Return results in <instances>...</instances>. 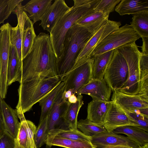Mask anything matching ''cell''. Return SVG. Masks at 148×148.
I'll list each match as a JSON object with an SVG mask.
<instances>
[{"label":"cell","mask_w":148,"mask_h":148,"mask_svg":"<svg viewBox=\"0 0 148 148\" xmlns=\"http://www.w3.org/2000/svg\"><path fill=\"white\" fill-rule=\"evenodd\" d=\"M94 57L74 66L62 78L64 82V90H70L75 94L83 86L92 79V66Z\"/></svg>","instance_id":"8"},{"label":"cell","mask_w":148,"mask_h":148,"mask_svg":"<svg viewBox=\"0 0 148 148\" xmlns=\"http://www.w3.org/2000/svg\"><path fill=\"white\" fill-rule=\"evenodd\" d=\"M77 128L85 135L90 137L106 131L103 125L94 123L86 119L78 121Z\"/></svg>","instance_id":"32"},{"label":"cell","mask_w":148,"mask_h":148,"mask_svg":"<svg viewBox=\"0 0 148 148\" xmlns=\"http://www.w3.org/2000/svg\"><path fill=\"white\" fill-rule=\"evenodd\" d=\"M143 45L141 46L142 53L148 54V37H142Z\"/></svg>","instance_id":"42"},{"label":"cell","mask_w":148,"mask_h":148,"mask_svg":"<svg viewBox=\"0 0 148 148\" xmlns=\"http://www.w3.org/2000/svg\"><path fill=\"white\" fill-rule=\"evenodd\" d=\"M77 96V100L74 103H69L66 110L62 116L64 124L69 130H77V116L80 109L84 104L82 95Z\"/></svg>","instance_id":"24"},{"label":"cell","mask_w":148,"mask_h":148,"mask_svg":"<svg viewBox=\"0 0 148 148\" xmlns=\"http://www.w3.org/2000/svg\"><path fill=\"white\" fill-rule=\"evenodd\" d=\"M19 69V61L16 50L14 46L10 43L7 73L8 86L17 81Z\"/></svg>","instance_id":"28"},{"label":"cell","mask_w":148,"mask_h":148,"mask_svg":"<svg viewBox=\"0 0 148 148\" xmlns=\"http://www.w3.org/2000/svg\"><path fill=\"white\" fill-rule=\"evenodd\" d=\"M70 8L67 5L64 0H55L41 17L39 25L44 30L50 33L58 21Z\"/></svg>","instance_id":"14"},{"label":"cell","mask_w":148,"mask_h":148,"mask_svg":"<svg viewBox=\"0 0 148 148\" xmlns=\"http://www.w3.org/2000/svg\"><path fill=\"white\" fill-rule=\"evenodd\" d=\"M73 94L72 92L70 90L67 91H64L63 90L62 95V97L64 101L66 102H68L69 98Z\"/></svg>","instance_id":"43"},{"label":"cell","mask_w":148,"mask_h":148,"mask_svg":"<svg viewBox=\"0 0 148 148\" xmlns=\"http://www.w3.org/2000/svg\"><path fill=\"white\" fill-rule=\"evenodd\" d=\"M11 26L8 23H7L0 27L1 64L0 93L1 97L2 99L6 97L8 87L7 73L10 43V32Z\"/></svg>","instance_id":"9"},{"label":"cell","mask_w":148,"mask_h":148,"mask_svg":"<svg viewBox=\"0 0 148 148\" xmlns=\"http://www.w3.org/2000/svg\"><path fill=\"white\" fill-rule=\"evenodd\" d=\"M63 90L64 88L58 94L48 114V132L56 128L62 121V116L69 103L64 101L62 98Z\"/></svg>","instance_id":"19"},{"label":"cell","mask_w":148,"mask_h":148,"mask_svg":"<svg viewBox=\"0 0 148 148\" xmlns=\"http://www.w3.org/2000/svg\"><path fill=\"white\" fill-rule=\"evenodd\" d=\"M16 138V148H30L26 130L21 123Z\"/></svg>","instance_id":"38"},{"label":"cell","mask_w":148,"mask_h":148,"mask_svg":"<svg viewBox=\"0 0 148 148\" xmlns=\"http://www.w3.org/2000/svg\"><path fill=\"white\" fill-rule=\"evenodd\" d=\"M0 106L5 131L16 139L21 124L18 120L16 110L12 108L1 99Z\"/></svg>","instance_id":"17"},{"label":"cell","mask_w":148,"mask_h":148,"mask_svg":"<svg viewBox=\"0 0 148 148\" xmlns=\"http://www.w3.org/2000/svg\"><path fill=\"white\" fill-rule=\"evenodd\" d=\"M130 25L141 38L148 37V11L133 14Z\"/></svg>","instance_id":"30"},{"label":"cell","mask_w":148,"mask_h":148,"mask_svg":"<svg viewBox=\"0 0 148 148\" xmlns=\"http://www.w3.org/2000/svg\"><path fill=\"white\" fill-rule=\"evenodd\" d=\"M137 95L143 99L148 102V75L140 79Z\"/></svg>","instance_id":"40"},{"label":"cell","mask_w":148,"mask_h":148,"mask_svg":"<svg viewBox=\"0 0 148 148\" xmlns=\"http://www.w3.org/2000/svg\"><path fill=\"white\" fill-rule=\"evenodd\" d=\"M127 147L123 146H109L102 148H129Z\"/></svg>","instance_id":"48"},{"label":"cell","mask_w":148,"mask_h":148,"mask_svg":"<svg viewBox=\"0 0 148 148\" xmlns=\"http://www.w3.org/2000/svg\"><path fill=\"white\" fill-rule=\"evenodd\" d=\"M34 24L26 13L25 18L22 34V60L30 51L36 36L34 30Z\"/></svg>","instance_id":"23"},{"label":"cell","mask_w":148,"mask_h":148,"mask_svg":"<svg viewBox=\"0 0 148 148\" xmlns=\"http://www.w3.org/2000/svg\"><path fill=\"white\" fill-rule=\"evenodd\" d=\"M116 134H122L127 136L138 146L148 144V133L134 126L126 125L117 128L112 131Z\"/></svg>","instance_id":"26"},{"label":"cell","mask_w":148,"mask_h":148,"mask_svg":"<svg viewBox=\"0 0 148 148\" xmlns=\"http://www.w3.org/2000/svg\"><path fill=\"white\" fill-rule=\"evenodd\" d=\"M0 148H16V139L5 131L0 137Z\"/></svg>","instance_id":"39"},{"label":"cell","mask_w":148,"mask_h":148,"mask_svg":"<svg viewBox=\"0 0 148 148\" xmlns=\"http://www.w3.org/2000/svg\"><path fill=\"white\" fill-rule=\"evenodd\" d=\"M114 50L93 57L92 66V79H102L111 60Z\"/></svg>","instance_id":"27"},{"label":"cell","mask_w":148,"mask_h":148,"mask_svg":"<svg viewBox=\"0 0 148 148\" xmlns=\"http://www.w3.org/2000/svg\"><path fill=\"white\" fill-rule=\"evenodd\" d=\"M77 100V97L75 94H72L68 99V102L70 103H75L76 102Z\"/></svg>","instance_id":"47"},{"label":"cell","mask_w":148,"mask_h":148,"mask_svg":"<svg viewBox=\"0 0 148 148\" xmlns=\"http://www.w3.org/2000/svg\"><path fill=\"white\" fill-rule=\"evenodd\" d=\"M94 34L74 23L67 32L62 50L56 60L58 76L62 78L73 68L79 55Z\"/></svg>","instance_id":"2"},{"label":"cell","mask_w":148,"mask_h":148,"mask_svg":"<svg viewBox=\"0 0 148 148\" xmlns=\"http://www.w3.org/2000/svg\"><path fill=\"white\" fill-rule=\"evenodd\" d=\"M100 0H93L81 6L73 5L53 28L49 36L56 60L61 54L65 37L69 29L78 19L93 10Z\"/></svg>","instance_id":"4"},{"label":"cell","mask_w":148,"mask_h":148,"mask_svg":"<svg viewBox=\"0 0 148 148\" xmlns=\"http://www.w3.org/2000/svg\"><path fill=\"white\" fill-rule=\"evenodd\" d=\"M23 0H0V24L3 23Z\"/></svg>","instance_id":"33"},{"label":"cell","mask_w":148,"mask_h":148,"mask_svg":"<svg viewBox=\"0 0 148 148\" xmlns=\"http://www.w3.org/2000/svg\"><path fill=\"white\" fill-rule=\"evenodd\" d=\"M128 77L127 62L119 51L114 49L103 78L113 92L121 88L126 82Z\"/></svg>","instance_id":"7"},{"label":"cell","mask_w":148,"mask_h":148,"mask_svg":"<svg viewBox=\"0 0 148 148\" xmlns=\"http://www.w3.org/2000/svg\"><path fill=\"white\" fill-rule=\"evenodd\" d=\"M109 16L95 11L94 9L82 16L75 23L86 28L91 33L95 34L107 23Z\"/></svg>","instance_id":"18"},{"label":"cell","mask_w":148,"mask_h":148,"mask_svg":"<svg viewBox=\"0 0 148 148\" xmlns=\"http://www.w3.org/2000/svg\"><path fill=\"white\" fill-rule=\"evenodd\" d=\"M121 25L120 21L109 20L107 23L95 33L87 42L77 57L73 67L92 58V53L103 40L112 32L119 28Z\"/></svg>","instance_id":"10"},{"label":"cell","mask_w":148,"mask_h":148,"mask_svg":"<svg viewBox=\"0 0 148 148\" xmlns=\"http://www.w3.org/2000/svg\"><path fill=\"white\" fill-rule=\"evenodd\" d=\"M112 92L111 88L104 78L92 79L77 91L75 95L86 94L91 96L93 100L108 102L110 101Z\"/></svg>","instance_id":"11"},{"label":"cell","mask_w":148,"mask_h":148,"mask_svg":"<svg viewBox=\"0 0 148 148\" xmlns=\"http://www.w3.org/2000/svg\"><path fill=\"white\" fill-rule=\"evenodd\" d=\"M121 0H100L94 8V10L109 15L113 12L116 5Z\"/></svg>","instance_id":"37"},{"label":"cell","mask_w":148,"mask_h":148,"mask_svg":"<svg viewBox=\"0 0 148 148\" xmlns=\"http://www.w3.org/2000/svg\"><path fill=\"white\" fill-rule=\"evenodd\" d=\"M123 110L133 126L148 132V118L136 112H131Z\"/></svg>","instance_id":"36"},{"label":"cell","mask_w":148,"mask_h":148,"mask_svg":"<svg viewBox=\"0 0 148 148\" xmlns=\"http://www.w3.org/2000/svg\"><path fill=\"white\" fill-rule=\"evenodd\" d=\"M45 144L50 147L56 146L66 148H97L90 142L72 140L48 134Z\"/></svg>","instance_id":"25"},{"label":"cell","mask_w":148,"mask_h":148,"mask_svg":"<svg viewBox=\"0 0 148 148\" xmlns=\"http://www.w3.org/2000/svg\"><path fill=\"white\" fill-rule=\"evenodd\" d=\"M18 116L20 123L26 130L30 148H37L34 140V135L36 129V126L32 121L26 120L24 114L18 113Z\"/></svg>","instance_id":"35"},{"label":"cell","mask_w":148,"mask_h":148,"mask_svg":"<svg viewBox=\"0 0 148 148\" xmlns=\"http://www.w3.org/2000/svg\"><path fill=\"white\" fill-rule=\"evenodd\" d=\"M115 10L121 16L148 11V0H121Z\"/></svg>","instance_id":"22"},{"label":"cell","mask_w":148,"mask_h":148,"mask_svg":"<svg viewBox=\"0 0 148 148\" xmlns=\"http://www.w3.org/2000/svg\"><path fill=\"white\" fill-rule=\"evenodd\" d=\"M90 142L97 148L123 146L135 148L139 146L127 136L107 131L91 137Z\"/></svg>","instance_id":"12"},{"label":"cell","mask_w":148,"mask_h":148,"mask_svg":"<svg viewBox=\"0 0 148 148\" xmlns=\"http://www.w3.org/2000/svg\"><path fill=\"white\" fill-rule=\"evenodd\" d=\"M111 103V101L103 102L92 100L88 104L86 119L103 125Z\"/></svg>","instance_id":"20"},{"label":"cell","mask_w":148,"mask_h":148,"mask_svg":"<svg viewBox=\"0 0 148 148\" xmlns=\"http://www.w3.org/2000/svg\"><path fill=\"white\" fill-rule=\"evenodd\" d=\"M62 81L58 76L42 77L20 84L16 109L20 110L23 114L29 111Z\"/></svg>","instance_id":"3"},{"label":"cell","mask_w":148,"mask_h":148,"mask_svg":"<svg viewBox=\"0 0 148 148\" xmlns=\"http://www.w3.org/2000/svg\"><path fill=\"white\" fill-rule=\"evenodd\" d=\"M128 125H133L124 111L111 101L103 124L105 129L111 132L119 127Z\"/></svg>","instance_id":"16"},{"label":"cell","mask_w":148,"mask_h":148,"mask_svg":"<svg viewBox=\"0 0 148 148\" xmlns=\"http://www.w3.org/2000/svg\"><path fill=\"white\" fill-rule=\"evenodd\" d=\"M64 82L62 81L38 102L41 110L40 121L48 115L57 95L59 92L64 88Z\"/></svg>","instance_id":"29"},{"label":"cell","mask_w":148,"mask_h":148,"mask_svg":"<svg viewBox=\"0 0 148 148\" xmlns=\"http://www.w3.org/2000/svg\"><path fill=\"white\" fill-rule=\"evenodd\" d=\"M135 148H148V144L142 146H139L138 147Z\"/></svg>","instance_id":"49"},{"label":"cell","mask_w":148,"mask_h":148,"mask_svg":"<svg viewBox=\"0 0 148 148\" xmlns=\"http://www.w3.org/2000/svg\"><path fill=\"white\" fill-rule=\"evenodd\" d=\"M50 147H49V148H50Z\"/></svg>","instance_id":"52"},{"label":"cell","mask_w":148,"mask_h":148,"mask_svg":"<svg viewBox=\"0 0 148 148\" xmlns=\"http://www.w3.org/2000/svg\"><path fill=\"white\" fill-rule=\"evenodd\" d=\"M116 49L125 59L128 68V79L118 90L128 95H138L140 80L139 60L140 52L135 42L125 45Z\"/></svg>","instance_id":"5"},{"label":"cell","mask_w":148,"mask_h":148,"mask_svg":"<svg viewBox=\"0 0 148 148\" xmlns=\"http://www.w3.org/2000/svg\"><path fill=\"white\" fill-rule=\"evenodd\" d=\"M136 112L145 117L148 118V108H141Z\"/></svg>","instance_id":"46"},{"label":"cell","mask_w":148,"mask_h":148,"mask_svg":"<svg viewBox=\"0 0 148 148\" xmlns=\"http://www.w3.org/2000/svg\"><path fill=\"white\" fill-rule=\"evenodd\" d=\"M140 38L130 25L126 24L112 32L103 39L94 51L91 57L135 42Z\"/></svg>","instance_id":"6"},{"label":"cell","mask_w":148,"mask_h":148,"mask_svg":"<svg viewBox=\"0 0 148 148\" xmlns=\"http://www.w3.org/2000/svg\"><path fill=\"white\" fill-rule=\"evenodd\" d=\"M1 99L0 93V137L2 135L5 131L2 115L0 106V100Z\"/></svg>","instance_id":"44"},{"label":"cell","mask_w":148,"mask_h":148,"mask_svg":"<svg viewBox=\"0 0 148 148\" xmlns=\"http://www.w3.org/2000/svg\"><path fill=\"white\" fill-rule=\"evenodd\" d=\"M93 0H73L74 5L81 6L91 2Z\"/></svg>","instance_id":"45"},{"label":"cell","mask_w":148,"mask_h":148,"mask_svg":"<svg viewBox=\"0 0 148 148\" xmlns=\"http://www.w3.org/2000/svg\"><path fill=\"white\" fill-rule=\"evenodd\" d=\"M48 134L74 140L90 142L91 139L90 137L86 135L78 130H65L58 128L49 131Z\"/></svg>","instance_id":"31"},{"label":"cell","mask_w":148,"mask_h":148,"mask_svg":"<svg viewBox=\"0 0 148 148\" xmlns=\"http://www.w3.org/2000/svg\"><path fill=\"white\" fill-rule=\"evenodd\" d=\"M113 92L112 101L123 110L136 112L141 108H148V102L141 98L137 95H128L118 90Z\"/></svg>","instance_id":"15"},{"label":"cell","mask_w":148,"mask_h":148,"mask_svg":"<svg viewBox=\"0 0 148 148\" xmlns=\"http://www.w3.org/2000/svg\"><path fill=\"white\" fill-rule=\"evenodd\" d=\"M131 147H130V148H131Z\"/></svg>","instance_id":"51"},{"label":"cell","mask_w":148,"mask_h":148,"mask_svg":"<svg viewBox=\"0 0 148 148\" xmlns=\"http://www.w3.org/2000/svg\"><path fill=\"white\" fill-rule=\"evenodd\" d=\"M22 5L21 4L15 8L13 13L15 14L17 19V24L13 27L11 26L10 28V43L14 46L17 51L19 63L18 77L21 75L22 64V34L25 16L26 13L21 8Z\"/></svg>","instance_id":"13"},{"label":"cell","mask_w":148,"mask_h":148,"mask_svg":"<svg viewBox=\"0 0 148 148\" xmlns=\"http://www.w3.org/2000/svg\"><path fill=\"white\" fill-rule=\"evenodd\" d=\"M52 0H31L25 5L22 10L28 14V16L34 24L40 20L42 16L51 5Z\"/></svg>","instance_id":"21"},{"label":"cell","mask_w":148,"mask_h":148,"mask_svg":"<svg viewBox=\"0 0 148 148\" xmlns=\"http://www.w3.org/2000/svg\"><path fill=\"white\" fill-rule=\"evenodd\" d=\"M48 133V116L40 121L34 135V140L37 148H40L45 144Z\"/></svg>","instance_id":"34"},{"label":"cell","mask_w":148,"mask_h":148,"mask_svg":"<svg viewBox=\"0 0 148 148\" xmlns=\"http://www.w3.org/2000/svg\"><path fill=\"white\" fill-rule=\"evenodd\" d=\"M0 42H1V34L0 33ZM1 60L0 58V80H1Z\"/></svg>","instance_id":"50"},{"label":"cell","mask_w":148,"mask_h":148,"mask_svg":"<svg viewBox=\"0 0 148 148\" xmlns=\"http://www.w3.org/2000/svg\"><path fill=\"white\" fill-rule=\"evenodd\" d=\"M139 67L140 71V79L148 75V54L140 52Z\"/></svg>","instance_id":"41"},{"label":"cell","mask_w":148,"mask_h":148,"mask_svg":"<svg viewBox=\"0 0 148 148\" xmlns=\"http://www.w3.org/2000/svg\"><path fill=\"white\" fill-rule=\"evenodd\" d=\"M58 76L56 58L49 35L41 32L36 36L32 48L22 60L21 84L42 77Z\"/></svg>","instance_id":"1"}]
</instances>
